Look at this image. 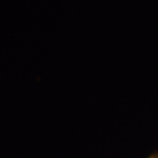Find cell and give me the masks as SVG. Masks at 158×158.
Masks as SVG:
<instances>
[{"mask_svg":"<svg viewBox=\"0 0 158 158\" xmlns=\"http://www.w3.org/2000/svg\"><path fill=\"white\" fill-rule=\"evenodd\" d=\"M151 158H158V156H153V157H151Z\"/></svg>","mask_w":158,"mask_h":158,"instance_id":"cell-1","label":"cell"}]
</instances>
